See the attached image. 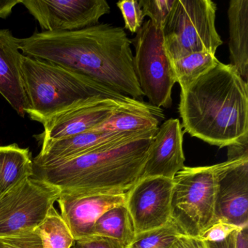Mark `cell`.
I'll list each match as a JSON object with an SVG mask.
<instances>
[{
  "label": "cell",
  "instance_id": "6da1fadb",
  "mask_svg": "<svg viewBox=\"0 0 248 248\" xmlns=\"http://www.w3.org/2000/svg\"><path fill=\"white\" fill-rule=\"evenodd\" d=\"M24 56L70 69L122 95L142 101L132 42L124 29L98 24L73 31H42L18 39Z\"/></svg>",
  "mask_w": 248,
  "mask_h": 248
},
{
  "label": "cell",
  "instance_id": "7a4b0ae2",
  "mask_svg": "<svg viewBox=\"0 0 248 248\" xmlns=\"http://www.w3.org/2000/svg\"><path fill=\"white\" fill-rule=\"evenodd\" d=\"M179 114L184 133L219 148L248 139V86L231 64L219 62L186 91Z\"/></svg>",
  "mask_w": 248,
  "mask_h": 248
},
{
  "label": "cell",
  "instance_id": "3957f363",
  "mask_svg": "<svg viewBox=\"0 0 248 248\" xmlns=\"http://www.w3.org/2000/svg\"><path fill=\"white\" fill-rule=\"evenodd\" d=\"M158 129L72 159L34 166L33 175L56 186L62 192L125 194L141 178L149 146Z\"/></svg>",
  "mask_w": 248,
  "mask_h": 248
},
{
  "label": "cell",
  "instance_id": "277c9868",
  "mask_svg": "<svg viewBox=\"0 0 248 248\" xmlns=\"http://www.w3.org/2000/svg\"><path fill=\"white\" fill-rule=\"evenodd\" d=\"M21 72L31 120L44 124L53 116L95 97L128 106L147 103L122 95L78 72L23 55Z\"/></svg>",
  "mask_w": 248,
  "mask_h": 248
},
{
  "label": "cell",
  "instance_id": "5b68a950",
  "mask_svg": "<svg viewBox=\"0 0 248 248\" xmlns=\"http://www.w3.org/2000/svg\"><path fill=\"white\" fill-rule=\"evenodd\" d=\"M172 181L171 220L183 234L200 237L216 221L217 164L184 167Z\"/></svg>",
  "mask_w": 248,
  "mask_h": 248
},
{
  "label": "cell",
  "instance_id": "8992f818",
  "mask_svg": "<svg viewBox=\"0 0 248 248\" xmlns=\"http://www.w3.org/2000/svg\"><path fill=\"white\" fill-rule=\"evenodd\" d=\"M216 11L211 0H175L163 30L170 62L199 52L216 54L223 44L216 30Z\"/></svg>",
  "mask_w": 248,
  "mask_h": 248
},
{
  "label": "cell",
  "instance_id": "52a82bcc",
  "mask_svg": "<svg viewBox=\"0 0 248 248\" xmlns=\"http://www.w3.org/2000/svg\"><path fill=\"white\" fill-rule=\"evenodd\" d=\"M131 42L135 47V74L143 95L154 107L170 108L176 82L165 50L163 30L148 20Z\"/></svg>",
  "mask_w": 248,
  "mask_h": 248
},
{
  "label": "cell",
  "instance_id": "ba28073f",
  "mask_svg": "<svg viewBox=\"0 0 248 248\" xmlns=\"http://www.w3.org/2000/svg\"><path fill=\"white\" fill-rule=\"evenodd\" d=\"M60 188L33 176L0 199V237L34 231L60 197Z\"/></svg>",
  "mask_w": 248,
  "mask_h": 248
},
{
  "label": "cell",
  "instance_id": "9c48e42d",
  "mask_svg": "<svg viewBox=\"0 0 248 248\" xmlns=\"http://www.w3.org/2000/svg\"><path fill=\"white\" fill-rule=\"evenodd\" d=\"M43 31H73L93 27L110 13L106 0H21Z\"/></svg>",
  "mask_w": 248,
  "mask_h": 248
},
{
  "label": "cell",
  "instance_id": "30bf717a",
  "mask_svg": "<svg viewBox=\"0 0 248 248\" xmlns=\"http://www.w3.org/2000/svg\"><path fill=\"white\" fill-rule=\"evenodd\" d=\"M172 180L162 177L141 178L126 193L124 204L136 234L170 221Z\"/></svg>",
  "mask_w": 248,
  "mask_h": 248
},
{
  "label": "cell",
  "instance_id": "8fae6325",
  "mask_svg": "<svg viewBox=\"0 0 248 248\" xmlns=\"http://www.w3.org/2000/svg\"><path fill=\"white\" fill-rule=\"evenodd\" d=\"M152 106H128L118 101L95 97L62 111L43 124L44 131L35 138L40 142L58 140L90 131L108 120L120 109H132Z\"/></svg>",
  "mask_w": 248,
  "mask_h": 248
},
{
  "label": "cell",
  "instance_id": "7c38bea8",
  "mask_svg": "<svg viewBox=\"0 0 248 248\" xmlns=\"http://www.w3.org/2000/svg\"><path fill=\"white\" fill-rule=\"evenodd\" d=\"M248 226V157L217 164L216 221Z\"/></svg>",
  "mask_w": 248,
  "mask_h": 248
},
{
  "label": "cell",
  "instance_id": "4fadbf2b",
  "mask_svg": "<svg viewBox=\"0 0 248 248\" xmlns=\"http://www.w3.org/2000/svg\"><path fill=\"white\" fill-rule=\"evenodd\" d=\"M125 194L61 193L58 199L61 216L75 241L93 235L94 226L105 212L124 204Z\"/></svg>",
  "mask_w": 248,
  "mask_h": 248
},
{
  "label": "cell",
  "instance_id": "5bb4252c",
  "mask_svg": "<svg viewBox=\"0 0 248 248\" xmlns=\"http://www.w3.org/2000/svg\"><path fill=\"white\" fill-rule=\"evenodd\" d=\"M184 132L178 119L170 118L159 127L149 146L141 178L173 179L184 168Z\"/></svg>",
  "mask_w": 248,
  "mask_h": 248
},
{
  "label": "cell",
  "instance_id": "9a60e30c",
  "mask_svg": "<svg viewBox=\"0 0 248 248\" xmlns=\"http://www.w3.org/2000/svg\"><path fill=\"white\" fill-rule=\"evenodd\" d=\"M140 133L142 132L108 133L90 130L65 139L46 140L40 143L42 149L33 159V165L45 166L72 159Z\"/></svg>",
  "mask_w": 248,
  "mask_h": 248
},
{
  "label": "cell",
  "instance_id": "2e32d148",
  "mask_svg": "<svg viewBox=\"0 0 248 248\" xmlns=\"http://www.w3.org/2000/svg\"><path fill=\"white\" fill-rule=\"evenodd\" d=\"M22 56L18 39L10 30H0V94L24 117L28 102L21 72Z\"/></svg>",
  "mask_w": 248,
  "mask_h": 248
},
{
  "label": "cell",
  "instance_id": "e0dca14e",
  "mask_svg": "<svg viewBox=\"0 0 248 248\" xmlns=\"http://www.w3.org/2000/svg\"><path fill=\"white\" fill-rule=\"evenodd\" d=\"M231 65L248 79V0H232L228 8Z\"/></svg>",
  "mask_w": 248,
  "mask_h": 248
},
{
  "label": "cell",
  "instance_id": "ac0fdd59",
  "mask_svg": "<svg viewBox=\"0 0 248 248\" xmlns=\"http://www.w3.org/2000/svg\"><path fill=\"white\" fill-rule=\"evenodd\" d=\"M34 175L30 149L18 145L0 146V199L14 187Z\"/></svg>",
  "mask_w": 248,
  "mask_h": 248
},
{
  "label": "cell",
  "instance_id": "d6986e66",
  "mask_svg": "<svg viewBox=\"0 0 248 248\" xmlns=\"http://www.w3.org/2000/svg\"><path fill=\"white\" fill-rule=\"evenodd\" d=\"M165 118L163 110L150 106L143 108L120 109L92 130L108 133H136L159 128Z\"/></svg>",
  "mask_w": 248,
  "mask_h": 248
},
{
  "label": "cell",
  "instance_id": "ffe728a7",
  "mask_svg": "<svg viewBox=\"0 0 248 248\" xmlns=\"http://www.w3.org/2000/svg\"><path fill=\"white\" fill-rule=\"evenodd\" d=\"M93 235L117 239L127 248L134 239L136 232L125 204L105 212L95 223Z\"/></svg>",
  "mask_w": 248,
  "mask_h": 248
},
{
  "label": "cell",
  "instance_id": "44dd1931",
  "mask_svg": "<svg viewBox=\"0 0 248 248\" xmlns=\"http://www.w3.org/2000/svg\"><path fill=\"white\" fill-rule=\"evenodd\" d=\"M219 63L216 54L210 52L191 53L170 62L175 82L184 91L202 75Z\"/></svg>",
  "mask_w": 248,
  "mask_h": 248
},
{
  "label": "cell",
  "instance_id": "7402d4cb",
  "mask_svg": "<svg viewBox=\"0 0 248 248\" xmlns=\"http://www.w3.org/2000/svg\"><path fill=\"white\" fill-rule=\"evenodd\" d=\"M34 231L41 238L43 248H71L75 242L67 224L54 206Z\"/></svg>",
  "mask_w": 248,
  "mask_h": 248
},
{
  "label": "cell",
  "instance_id": "603a6c76",
  "mask_svg": "<svg viewBox=\"0 0 248 248\" xmlns=\"http://www.w3.org/2000/svg\"><path fill=\"white\" fill-rule=\"evenodd\" d=\"M183 234L172 221L165 226L136 233L127 248H170Z\"/></svg>",
  "mask_w": 248,
  "mask_h": 248
},
{
  "label": "cell",
  "instance_id": "cb8c5ba5",
  "mask_svg": "<svg viewBox=\"0 0 248 248\" xmlns=\"http://www.w3.org/2000/svg\"><path fill=\"white\" fill-rule=\"evenodd\" d=\"M175 0H140L139 1L144 16L149 17L152 24L163 30L170 16Z\"/></svg>",
  "mask_w": 248,
  "mask_h": 248
},
{
  "label": "cell",
  "instance_id": "d4e9b609",
  "mask_svg": "<svg viewBox=\"0 0 248 248\" xmlns=\"http://www.w3.org/2000/svg\"><path fill=\"white\" fill-rule=\"evenodd\" d=\"M117 5L123 14L124 28L130 32H137L143 25L145 18L139 1L123 0L117 2Z\"/></svg>",
  "mask_w": 248,
  "mask_h": 248
},
{
  "label": "cell",
  "instance_id": "484cf974",
  "mask_svg": "<svg viewBox=\"0 0 248 248\" xmlns=\"http://www.w3.org/2000/svg\"><path fill=\"white\" fill-rule=\"evenodd\" d=\"M4 248H43L41 238L35 231H25L0 237Z\"/></svg>",
  "mask_w": 248,
  "mask_h": 248
},
{
  "label": "cell",
  "instance_id": "4316f807",
  "mask_svg": "<svg viewBox=\"0 0 248 248\" xmlns=\"http://www.w3.org/2000/svg\"><path fill=\"white\" fill-rule=\"evenodd\" d=\"M239 228L223 221H217L210 226L202 234L200 239L206 242H220L227 239L232 233L239 230Z\"/></svg>",
  "mask_w": 248,
  "mask_h": 248
},
{
  "label": "cell",
  "instance_id": "83f0119b",
  "mask_svg": "<svg viewBox=\"0 0 248 248\" xmlns=\"http://www.w3.org/2000/svg\"><path fill=\"white\" fill-rule=\"evenodd\" d=\"M74 245L75 248H127L117 239L98 235L75 241Z\"/></svg>",
  "mask_w": 248,
  "mask_h": 248
},
{
  "label": "cell",
  "instance_id": "f1b7e54d",
  "mask_svg": "<svg viewBox=\"0 0 248 248\" xmlns=\"http://www.w3.org/2000/svg\"><path fill=\"white\" fill-rule=\"evenodd\" d=\"M170 248H210L207 242L200 237L181 235Z\"/></svg>",
  "mask_w": 248,
  "mask_h": 248
},
{
  "label": "cell",
  "instance_id": "f546056e",
  "mask_svg": "<svg viewBox=\"0 0 248 248\" xmlns=\"http://www.w3.org/2000/svg\"><path fill=\"white\" fill-rule=\"evenodd\" d=\"M228 148V159H236L248 157V139L229 145Z\"/></svg>",
  "mask_w": 248,
  "mask_h": 248
},
{
  "label": "cell",
  "instance_id": "4dcf8cb0",
  "mask_svg": "<svg viewBox=\"0 0 248 248\" xmlns=\"http://www.w3.org/2000/svg\"><path fill=\"white\" fill-rule=\"evenodd\" d=\"M21 2V0H0V18L5 19L8 18L12 13L13 9Z\"/></svg>",
  "mask_w": 248,
  "mask_h": 248
},
{
  "label": "cell",
  "instance_id": "1f68e13d",
  "mask_svg": "<svg viewBox=\"0 0 248 248\" xmlns=\"http://www.w3.org/2000/svg\"><path fill=\"white\" fill-rule=\"evenodd\" d=\"M236 232L237 231L232 233L227 239L222 241V242H216V243L207 242V243L210 248H236L235 245H236Z\"/></svg>",
  "mask_w": 248,
  "mask_h": 248
},
{
  "label": "cell",
  "instance_id": "d6a6232c",
  "mask_svg": "<svg viewBox=\"0 0 248 248\" xmlns=\"http://www.w3.org/2000/svg\"><path fill=\"white\" fill-rule=\"evenodd\" d=\"M236 248H248V226L236 232Z\"/></svg>",
  "mask_w": 248,
  "mask_h": 248
},
{
  "label": "cell",
  "instance_id": "836d02e7",
  "mask_svg": "<svg viewBox=\"0 0 248 248\" xmlns=\"http://www.w3.org/2000/svg\"><path fill=\"white\" fill-rule=\"evenodd\" d=\"M0 248H4L3 245H2V242L0 241Z\"/></svg>",
  "mask_w": 248,
  "mask_h": 248
}]
</instances>
